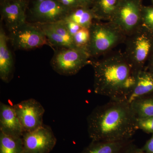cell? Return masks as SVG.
Instances as JSON below:
<instances>
[{
	"label": "cell",
	"mask_w": 153,
	"mask_h": 153,
	"mask_svg": "<svg viewBox=\"0 0 153 153\" xmlns=\"http://www.w3.org/2000/svg\"><path fill=\"white\" fill-rule=\"evenodd\" d=\"M136 119L129 102L110 100L97 106L87 117L88 136L91 141L131 139L138 130Z\"/></svg>",
	"instance_id": "cell-1"
},
{
	"label": "cell",
	"mask_w": 153,
	"mask_h": 153,
	"mask_svg": "<svg viewBox=\"0 0 153 153\" xmlns=\"http://www.w3.org/2000/svg\"><path fill=\"white\" fill-rule=\"evenodd\" d=\"M94 70V91L111 100H125L131 93L136 75L124 54L114 53L91 60Z\"/></svg>",
	"instance_id": "cell-2"
},
{
	"label": "cell",
	"mask_w": 153,
	"mask_h": 153,
	"mask_svg": "<svg viewBox=\"0 0 153 153\" xmlns=\"http://www.w3.org/2000/svg\"><path fill=\"white\" fill-rule=\"evenodd\" d=\"M126 39V58L136 73L144 69L153 52V33L142 25Z\"/></svg>",
	"instance_id": "cell-3"
},
{
	"label": "cell",
	"mask_w": 153,
	"mask_h": 153,
	"mask_svg": "<svg viewBox=\"0 0 153 153\" xmlns=\"http://www.w3.org/2000/svg\"><path fill=\"white\" fill-rule=\"evenodd\" d=\"M89 30L90 40L86 51L90 57L108 53L126 37L109 22H94Z\"/></svg>",
	"instance_id": "cell-4"
},
{
	"label": "cell",
	"mask_w": 153,
	"mask_h": 153,
	"mask_svg": "<svg viewBox=\"0 0 153 153\" xmlns=\"http://www.w3.org/2000/svg\"><path fill=\"white\" fill-rule=\"evenodd\" d=\"M90 56L85 49L63 47L55 51L50 62L52 69L60 75H75L90 63Z\"/></svg>",
	"instance_id": "cell-5"
},
{
	"label": "cell",
	"mask_w": 153,
	"mask_h": 153,
	"mask_svg": "<svg viewBox=\"0 0 153 153\" xmlns=\"http://www.w3.org/2000/svg\"><path fill=\"white\" fill-rule=\"evenodd\" d=\"M142 0H120L116 12L109 22L127 37L142 23Z\"/></svg>",
	"instance_id": "cell-6"
},
{
	"label": "cell",
	"mask_w": 153,
	"mask_h": 153,
	"mask_svg": "<svg viewBox=\"0 0 153 153\" xmlns=\"http://www.w3.org/2000/svg\"><path fill=\"white\" fill-rule=\"evenodd\" d=\"M10 40L13 47L20 50H31L48 44L41 28L27 22L10 33Z\"/></svg>",
	"instance_id": "cell-7"
},
{
	"label": "cell",
	"mask_w": 153,
	"mask_h": 153,
	"mask_svg": "<svg viewBox=\"0 0 153 153\" xmlns=\"http://www.w3.org/2000/svg\"><path fill=\"white\" fill-rule=\"evenodd\" d=\"M22 138L24 153H49L57 143L51 128L44 124L33 131L25 132Z\"/></svg>",
	"instance_id": "cell-8"
},
{
	"label": "cell",
	"mask_w": 153,
	"mask_h": 153,
	"mask_svg": "<svg viewBox=\"0 0 153 153\" xmlns=\"http://www.w3.org/2000/svg\"><path fill=\"white\" fill-rule=\"evenodd\" d=\"M70 11L58 0H34L30 10L31 16L36 24H50L61 21Z\"/></svg>",
	"instance_id": "cell-9"
},
{
	"label": "cell",
	"mask_w": 153,
	"mask_h": 153,
	"mask_svg": "<svg viewBox=\"0 0 153 153\" xmlns=\"http://www.w3.org/2000/svg\"><path fill=\"white\" fill-rule=\"evenodd\" d=\"M22 125L24 132L33 131L44 125L45 109L34 99L23 100L13 105Z\"/></svg>",
	"instance_id": "cell-10"
},
{
	"label": "cell",
	"mask_w": 153,
	"mask_h": 153,
	"mask_svg": "<svg viewBox=\"0 0 153 153\" xmlns=\"http://www.w3.org/2000/svg\"><path fill=\"white\" fill-rule=\"evenodd\" d=\"M28 5V0H1V21L10 33L27 22Z\"/></svg>",
	"instance_id": "cell-11"
},
{
	"label": "cell",
	"mask_w": 153,
	"mask_h": 153,
	"mask_svg": "<svg viewBox=\"0 0 153 153\" xmlns=\"http://www.w3.org/2000/svg\"><path fill=\"white\" fill-rule=\"evenodd\" d=\"M0 131L11 136L22 137L24 131L13 105L0 102Z\"/></svg>",
	"instance_id": "cell-12"
},
{
	"label": "cell",
	"mask_w": 153,
	"mask_h": 153,
	"mask_svg": "<svg viewBox=\"0 0 153 153\" xmlns=\"http://www.w3.org/2000/svg\"><path fill=\"white\" fill-rule=\"evenodd\" d=\"M8 38L1 24L0 27V78L3 82L8 83L13 74V58L8 46Z\"/></svg>",
	"instance_id": "cell-13"
},
{
	"label": "cell",
	"mask_w": 153,
	"mask_h": 153,
	"mask_svg": "<svg viewBox=\"0 0 153 153\" xmlns=\"http://www.w3.org/2000/svg\"><path fill=\"white\" fill-rule=\"evenodd\" d=\"M133 142L132 139L117 141H91L79 153H123Z\"/></svg>",
	"instance_id": "cell-14"
},
{
	"label": "cell",
	"mask_w": 153,
	"mask_h": 153,
	"mask_svg": "<svg viewBox=\"0 0 153 153\" xmlns=\"http://www.w3.org/2000/svg\"><path fill=\"white\" fill-rule=\"evenodd\" d=\"M153 94V72L144 69L137 72L136 81L127 100L131 102L136 99Z\"/></svg>",
	"instance_id": "cell-15"
},
{
	"label": "cell",
	"mask_w": 153,
	"mask_h": 153,
	"mask_svg": "<svg viewBox=\"0 0 153 153\" xmlns=\"http://www.w3.org/2000/svg\"><path fill=\"white\" fill-rule=\"evenodd\" d=\"M120 0H94L91 7L95 20L109 22L117 10Z\"/></svg>",
	"instance_id": "cell-16"
},
{
	"label": "cell",
	"mask_w": 153,
	"mask_h": 153,
	"mask_svg": "<svg viewBox=\"0 0 153 153\" xmlns=\"http://www.w3.org/2000/svg\"><path fill=\"white\" fill-rule=\"evenodd\" d=\"M130 104L137 118H143L153 116V94L136 99Z\"/></svg>",
	"instance_id": "cell-17"
},
{
	"label": "cell",
	"mask_w": 153,
	"mask_h": 153,
	"mask_svg": "<svg viewBox=\"0 0 153 153\" xmlns=\"http://www.w3.org/2000/svg\"><path fill=\"white\" fill-rule=\"evenodd\" d=\"M65 19L75 22L82 27L89 28L95 18L90 8L79 6L70 11Z\"/></svg>",
	"instance_id": "cell-18"
},
{
	"label": "cell",
	"mask_w": 153,
	"mask_h": 153,
	"mask_svg": "<svg viewBox=\"0 0 153 153\" xmlns=\"http://www.w3.org/2000/svg\"><path fill=\"white\" fill-rule=\"evenodd\" d=\"M0 153H24L22 137L11 136L0 131Z\"/></svg>",
	"instance_id": "cell-19"
},
{
	"label": "cell",
	"mask_w": 153,
	"mask_h": 153,
	"mask_svg": "<svg viewBox=\"0 0 153 153\" xmlns=\"http://www.w3.org/2000/svg\"><path fill=\"white\" fill-rule=\"evenodd\" d=\"M41 29L46 36L48 43L53 46L63 48V47H72L64 39L59 36L47 24H37Z\"/></svg>",
	"instance_id": "cell-20"
},
{
	"label": "cell",
	"mask_w": 153,
	"mask_h": 153,
	"mask_svg": "<svg viewBox=\"0 0 153 153\" xmlns=\"http://www.w3.org/2000/svg\"><path fill=\"white\" fill-rule=\"evenodd\" d=\"M90 38L89 28L82 27L72 37L74 46L76 48L85 49L86 51Z\"/></svg>",
	"instance_id": "cell-21"
},
{
	"label": "cell",
	"mask_w": 153,
	"mask_h": 153,
	"mask_svg": "<svg viewBox=\"0 0 153 153\" xmlns=\"http://www.w3.org/2000/svg\"><path fill=\"white\" fill-rule=\"evenodd\" d=\"M50 27L54 30L59 36L64 38L72 47H75L73 42L72 36L67 30L63 20L54 23L47 24Z\"/></svg>",
	"instance_id": "cell-22"
},
{
	"label": "cell",
	"mask_w": 153,
	"mask_h": 153,
	"mask_svg": "<svg viewBox=\"0 0 153 153\" xmlns=\"http://www.w3.org/2000/svg\"><path fill=\"white\" fill-rule=\"evenodd\" d=\"M142 23L149 30H153V7L143 6L142 10Z\"/></svg>",
	"instance_id": "cell-23"
},
{
	"label": "cell",
	"mask_w": 153,
	"mask_h": 153,
	"mask_svg": "<svg viewBox=\"0 0 153 153\" xmlns=\"http://www.w3.org/2000/svg\"><path fill=\"white\" fill-rule=\"evenodd\" d=\"M136 125L138 129L146 134H153V116L143 118H137Z\"/></svg>",
	"instance_id": "cell-24"
},
{
	"label": "cell",
	"mask_w": 153,
	"mask_h": 153,
	"mask_svg": "<svg viewBox=\"0 0 153 153\" xmlns=\"http://www.w3.org/2000/svg\"><path fill=\"white\" fill-rule=\"evenodd\" d=\"M65 25H66L67 30L70 33V35L73 37L76 34L79 30L82 27L79 26L78 24H76L75 22H72L71 20L66 19H64L63 20Z\"/></svg>",
	"instance_id": "cell-25"
},
{
	"label": "cell",
	"mask_w": 153,
	"mask_h": 153,
	"mask_svg": "<svg viewBox=\"0 0 153 153\" xmlns=\"http://www.w3.org/2000/svg\"><path fill=\"white\" fill-rule=\"evenodd\" d=\"M58 1L70 11L80 6L78 0H58Z\"/></svg>",
	"instance_id": "cell-26"
},
{
	"label": "cell",
	"mask_w": 153,
	"mask_h": 153,
	"mask_svg": "<svg viewBox=\"0 0 153 153\" xmlns=\"http://www.w3.org/2000/svg\"><path fill=\"white\" fill-rule=\"evenodd\" d=\"M123 153H147L141 148L138 147L136 145L132 143L126 148Z\"/></svg>",
	"instance_id": "cell-27"
},
{
	"label": "cell",
	"mask_w": 153,
	"mask_h": 153,
	"mask_svg": "<svg viewBox=\"0 0 153 153\" xmlns=\"http://www.w3.org/2000/svg\"><path fill=\"white\" fill-rule=\"evenodd\" d=\"M142 149L147 153H153V134H152L150 138L146 142Z\"/></svg>",
	"instance_id": "cell-28"
},
{
	"label": "cell",
	"mask_w": 153,
	"mask_h": 153,
	"mask_svg": "<svg viewBox=\"0 0 153 153\" xmlns=\"http://www.w3.org/2000/svg\"><path fill=\"white\" fill-rule=\"evenodd\" d=\"M146 64L145 68V69L153 72V52L151 55Z\"/></svg>",
	"instance_id": "cell-29"
},
{
	"label": "cell",
	"mask_w": 153,
	"mask_h": 153,
	"mask_svg": "<svg viewBox=\"0 0 153 153\" xmlns=\"http://www.w3.org/2000/svg\"><path fill=\"white\" fill-rule=\"evenodd\" d=\"M79 5L81 7L91 8L94 0H78Z\"/></svg>",
	"instance_id": "cell-30"
},
{
	"label": "cell",
	"mask_w": 153,
	"mask_h": 153,
	"mask_svg": "<svg viewBox=\"0 0 153 153\" xmlns=\"http://www.w3.org/2000/svg\"><path fill=\"white\" fill-rule=\"evenodd\" d=\"M152 3L153 4V0H152Z\"/></svg>",
	"instance_id": "cell-31"
},
{
	"label": "cell",
	"mask_w": 153,
	"mask_h": 153,
	"mask_svg": "<svg viewBox=\"0 0 153 153\" xmlns=\"http://www.w3.org/2000/svg\"><path fill=\"white\" fill-rule=\"evenodd\" d=\"M152 31V32H153V31Z\"/></svg>",
	"instance_id": "cell-32"
}]
</instances>
